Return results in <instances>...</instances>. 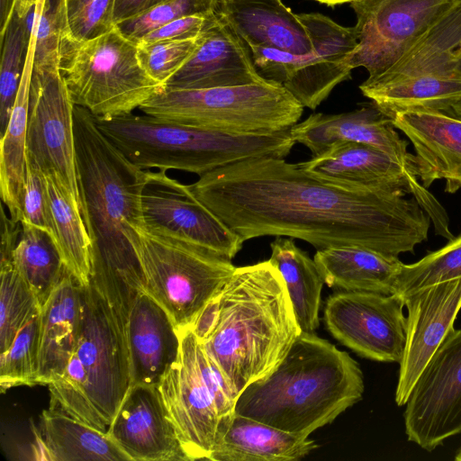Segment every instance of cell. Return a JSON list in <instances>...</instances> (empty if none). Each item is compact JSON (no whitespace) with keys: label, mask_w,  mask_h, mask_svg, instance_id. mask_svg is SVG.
<instances>
[{"label":"cell","mask_w":461,"mask_h":461,"mask_svg":"<svg viewBox=\"0 0 461 461\" xmlns=\"http://www.w3.org/2000/svg\"><path fill=\"white\" fill-rule=\"evenodd\" d=\"M143 226L232 259L243 240L166 170L149 171L141 195Z\"/></svg>","instance_id":"cell-16"},{"label":"cell","mask_w":461,"mask_h":461,"mask_svg":"<svg viewBox=\"0 0 461 461\" xmlns=\"http://www.w3.org/2000/svg\"><path fill=\"white\" fill-rule=\"evenodd\" d=\"M107 433L131 461H189L158 384L131 386Z\"/></svg>","instance_id":"cell-20"},{"label":"cell","mask_w":461,"mask_h":461,"mask_svg":"<svg viewBox=\"0 0 461 461\" xmlns=\"http://www.w3.org/2000/svg\"><path fill=\"white\" fill-rule=\"evenodd\" d=\"M319 3L325 4L330 6H334L336 5L344 4V3H352L357 0H315Z\"/></svg>","instance_id":"cell-46"},{"label":"cell","mask_w":461,"mask_h":461,"mask_svg":"<svg viewBox=\"0 0 461 461\" xmlns=\"http://www.w3.org/2000/svg\"><path fill=\"white\" fill-rule=\"evenodd\" d=\"M45 176L56 245L67 269L83 286H87L91 276V240L81 208L57 175L50 173Z\"/></svg>","instance_id":"cell-32"},{"label":"cell","mask_w":461,"mask_h":461,"mask_svg":"<svg viewBox=\"0 0 461 461\" xmlns=\"http://www.w3.org/2000/svg\"><path fill=\"white\" fill-rule=\"evenodd\" d=\"M39 459L50 461H125L129 456L107 432L66 413L42 411L33 427Z\"/></svg>","instance_id":"cell-29"},{"label":"cell","mask_w":461,"mask_h":461,"mask_svg":"<svg viewBox=\"0 0 461 461\" xmlns=\"http://www.w3.org/2000/svg\"><path fill=\"white\" fill-rule=\"evenodd\" d=\"M269 261L284 278L302 332L312 333L320 325L319 312L324 284L320 270L293 238L276 237L270 244Z\"/></svg>","instance_id":"cell-31"},{"label":"cell","mask_w":461,"mask_h":461,"mask_svg":"<svg viewBox=\"0 0 461 461\" xmlns=\"http://www.w3.org/2000/svg\"><path fill=\"white\" fill-rule=\"evenodd\" d=\"M404 305L398 294L338 291L327 299L323 319L330 334L357 355L400 363L406 342Z\"/></svg>","instance_id":"cell-14"},{"label":"cell","mask_w":461,"mask_h":461,"mask_svg":"<svg viewBox=\"0 0 461 461\" xmlns=\"http://www.w3.org/2000/svg\"><path fill=\"white\" fill-rule=\"evenodd\" d=\"M70 39L84 41L99 36L115 24V0H66Z\"/></svg>","instance_id":"cell-41"},{"label":"cell","mask_w":461,"mask_h":461,"mask_svg":"<svg viewBox=\"0 0 461 461\" xmlns=\"http://www.w3.org/2000/svg\"><path fill=\"white\" fill-rule=\"evenodd\" d=\"M164 0H115L113 10L114 24L136 16Z\"/></svg>","instance_id":"cell-44"},{"label":"cell","mask_w":461,"mask_h":461,"mask_svg":"<svg viewBox=\"0 0 461 461\" xmlns=\"http://www.w3.org/2000/svg\"><path fill=\"white\" fill-rule=\"evenodd\" d=\"M185 188L243 241L282 236L317 250L358 246L398 257L428 240L431 222L405 194L331 180L283 158L232 163Z\"/></svg>","instance_id":"cell-1"},{"label":"cell","mask_w":461,"mask_h":461,"mask_svg":"<svg viewBox=\"0 0 461 461\" xmlns=\"http://www.w3.org/2000/svg\"><path fill=\"white\" fill-rule=\"evenodd\" d=\"M406 342L400 364L395 402L403 406L414 384L439 348L461 310V278L404 297Z\"/></svg>","instance_id":"cell-19"},{"label":"cell","mask_w":461,"mask_h":461,"mask_svg":"<svg viewBox=\"0 0 461 461\" xmlns=\"http://www.w3.org/2000/svg\"><path fill=\"white\" fill-rule=\"evenodd\" d=\"M317 447L309 436L290 433L234 413L219 435L208 460L294 461Z\"/></svg>","instance_id":"cell-27"},{"label":"cell","mask_w":461,"mask_h":461,"mask_svg":"<svg viewBox=\"0 0 461 461\" xmlns=\"http://www.w3.org/2000/svg\"><path fill=\"white\" fill-rule=\"evenodd\" d=\"M30 35L22 22L14 14L0 37V136L9 122L30 44Z\"/></svg>","instance_id":"cell-38"},{"label":"cell","mask_w":461,"mask_h":461,"mask_svg":"<svg viewBox=\"0 0 461 461\" xmlns=\"http://www.w3.org/2000/svg\"><path fill=\"white\" fill-rule=\"evenodd\" d=\"M15 0H0V37L13 17Z\"/></svg>","instance_id":"cell-45"},{"label":"cell","mask_w":461,"mask_h":461,"mask_svg":"<svg viewBox=\"0 0 461 461\" xmlns=\"http://www.w3.org/2000/svg\"><path fill=\"white\" fill-rule=\"evenodd\" d=\"M298 17L312 40L310 53L249 47L265 79L282 85L303 107L314 110L335 86L351 78L357 38L354 27H344L321 14H300Z\"/></svg>","instance_id":"cell-11"},{"label":"cell","mask_w":461,"mask_h":461,"mask_svg":"<svg viewBox=\"0 0 461 461\" xmlns=\"http://www.w3.org/2000/svg\"><path fill=\"white\" fill-rule=\"evenodd\" d=\"M197 39L138 42L139 59L148 75L165 86L193 55Z\"/></svg>","instance_id":"cell-40"},{"label":"cell","mask_w":461,"mask_h":461,"mask_svg":"<svg viewBox=\"0 0 461 461\" xmlns=\"http://www.w3.org/2000/svg\"><path fill=\"white\" fill-rule=\"evenodd\" d=\"M59 71L74 104L98 120L131 113L165 86L148 75L137 43L116 25L94 38L66 40Z\"/></svg>","instance_id":"cell-9"},{"label":"cell","mask_w":461,"mask_h":461,"mask_svg":"<svg viewBox=\"0 0 461 461\" xmlns=\"http://www.w3.org/2000/svg\"><path fill=\"white\" fill-rule=\"evenodd\" d=\"M392 120L414 148L422 185L429 188L443 179L445 192L461 189V118L442 111L412 110L399 112Z\"/></svg>","instance_id":"cell-23"},{"label":"cell","mask_w":461,"mask_h":461,"mask_svg":"<svg viewBox=\"0 0 461 461\" xmlns=\"http://www.w3.org/2000/svg\"><path fill=\"white\" fill-rule=\"evenodd\" d=\"M189 329L237 395L269 374L302 333L269 260L236 267Z\"/></svg>","instance_id":"cell-3"},{"label":"cell","mask_w":461,"mask_h":461,"mask_svg":"<svg viewBox=\"0 0 461 461\" xmlns=\"http://www.w3.org/2000/svg\"><path fill=\"white\" fill-rule=\"evenodd\" d=\"M41 309L19 330L9 348L0 353V388L37 384Z\"/></svg>","instance_id":"cell-36"},{"label":"cell","mask_w":461,"mask_h":461,"mask_svg":"<svg viewBox=\"0 0 461 461\" xmlns=\"http://www.w3.org/2000/svg\"><path fill=\"white\" fill-rule=\"evenodd\" d=\"M358 363L314 332H302L283 360L249 384L234 413L309 436L331 423L364 393Z\"/></svg>","instance_id":"cell-4"},{"label":"cell","mask_w":461,"mask_h":461,"mask_svg":"<svg viewBox=\"0 0 461 461\" xmlns=\"http://www.w3.org/2000/svg\"><path fill=\"white\" fill-rule=\"evenodd\" d=\"M0 353L5 351L27 320L41 308L33 292L14 267L1 260Z\"/></svg>","instance_id":"cell-37"},{"label":"cell","mask_w":461,"mask_h":461,"mask_svg":"<svg viewBox=\"0 0 461 461\" xmlns=\"http://www.w3.org/2000/svg\"><path fill=\"white\" fill-rule=\"evenodd\" d=\"M215 17L216 11L209 14L184 16L154 30L144 36L139 42L197 39L203 30L212 23Z\"/></svg>","instance_id":"cell-43"},{"label":"cell","mask_w":461,"mask_h":461,"mask_svg":"<svg viewBox=\"0 0 461 461\" xmlns=\"http://www.w3.org/2000/svg\"><path fill=\"white\" fill-rule=\"evenodd\" d=\"M324 284L338 291L396 293L402 262L358 246L331 247L316 251L313 258Z\"/></svg>","instance_id":"cell-28"},{"label":"cell","mask_w":461,"mask_h":461,"mask_svg":"<svg viewBox=\"0 0 461 461\" xmlns=\"http://www.w3.org/2000/svg\"><path fill=\"white\" fill-rule=\"evenodd\" d=\"M123 231L139 259L145 292L178 330L193 325L236 269L229 258L143 225L127 223Z\"/></svg>","instance_id":"cell-10"},{"label":"cell","mask_w":461,"mask_h":461,"mask_svg":"<svg viewBox=\"0 0 461 461\" xmlns=\"http://www.w3.org/2000/svg\"><path fill=\"white\" fill-rule=\"evenodd\" d=\"M216 13L248 46L294 54L312 50L307 29L281 0H218Z\"/></svg>","instance_id":"cell-26"},{"label":"cell","mask_w":461,"mask_h":461,"mask_svg":"<svg viewBox=\"0 0 461 461\" xmlns=\"http://www.w3.org/2000/svg\"><path fill=\"white\" fill-rule=\"evenodd\" d=\"M95 122L135 166L179 170L199 176L250 158H285L295 141L290 129L270 134H235L133 113Z\"/></svg>","instance_id":"cell-5"},{"label":"cell","mask_w":461,"mask_h":461,"mask_svg":"<svg viewBox=\"0 0 461 461\" xmlns=\"http://www.w3.org/2000/svg\"><path fill=\"white\" fill-rule=\"evenodd\" d=\"M178 331V357L162 377L158 388L189 461L208 460L222 419L198 366L197 337L189 328Z\"/></svg>","instance_id":"cell-18"},{"label":"cell","mask_w":461,"mask_h":461,"mask_svg":"<svg viewBox=\"0 0 461 461\" xmlns=\"http://www.w3.org/2000/svg\"><path fill=\"white\" fill-rule=\"evenodd\" d=\"M26 182L22 204L21 223L48 232L56 243L52 210L44 173L26 158Z\"/></svg>","instance_id":"cell-42"},{"label":"cell","mask_w":461,"mask_h":461,"mask_svg":"<svg viewBox=\"0 0 461 461\" xmlns=\"http://www.w3.org/2000/svg\"><path fill=\"white\" fill-rule=\"evenodd\" d=\"M74 128L81 213L91 240L90 284L126 325L145 281L123 230L127 223L143 225L141 195L150 170L131 163L86 108L75 105Z\"/></svg>","instance_id":"cell-2"},{"label":"cell","mask_w":461,"mask_h":461,"mask_svg":"<svg viewBox=\"0 0 461 461\" xmlns=\"http://www.w3.org/2000/svg\"><path fill=\"white\" fill-rule=\"evenodd\" d=\"M295 143L304 145L317 157L341 142L368 145L392 156L416 174L415 156L408 152V142L401 138L392 118L373 102L350 112L312 113L290 129Z\"/></svg>","instance_id":"cell-21"},{"label":"cell","mask_w":461,"mask_h":461,"mask_svg":"<svg viewBox=\"0 0 461 461\" xmlns=\"http://www.w3.org/2000/svg\"><path fill=\"white\" fill-rule=\"evenodd\" d=\"M197 41L193 55L165 86L201 89L267 80L258 71L249 47L217 13Z\"/></svg>","instance_id":"cell-22"},{"label":"cell","mask_w":461,"mask_h":461,"mask_svg":"<svg viewBox=\"0 0 461 461\" xmlns=\"http://www.w3.org/2000/svg\"><path fill=\"white\" fill-rule=\"evenodd\" d=\"M125 336L131 386L158 385L178 357L180 335L168 313L146 292L131 309Z\"/></svg>","instance_id":"cell-24"},{"label":"cell","mask_w":461,"mask_h":461,"mask_svg":"<svg viewBox=\"0 0 461 461\" xmlns=\"http://www.w3.org/2000/svg\"><path fill=\"white\" fill-rule=\"evenodd\" d=\"M14 14L34 37L33 67L59 68L62 45L70 38L66 0H15Z\"/></svg>","instance_id":"cell-34"},{"label":"cell","mask_w":461,"mask_h":461,"mask_svg":"<svg viewBox=\"0 0 461 461\" xmlns=\"http://www.w3.org/2000/svg\"><path fill=\"white\" fill-rule=\"evenodd\" d=\"M455 460L461 461V448L456 452V455L455 456Z\"/></svg>","instance_id":"cell-48"},{"label":"cell","mask_w":461,"mask_h":461,"mask_svg":"<svg viewBox=\"0 0 461 461\" xmlns=\"http://www.w3.org/2000/svg\"><path fill=\"white\" fill-rule=\"evenodd\" d=\"M74 108L59 69L33 68L29 97L27 158L45 175H57L81 208Z\"/></svg>","instance_id":"cell-15"},{"label":"cell","mask_w":461,"mask_h":461,"mask_svg":"<svg viewBox=\"0 0 461 461\" xmlns=\"http://www.w3.org/2000/svg\"><path fill=\"white\" fill-rule=\"evenodd\" d=\"M34 37L31 36L23 73L14 105L0 136V194L10 219L21 223L26 182L29 97L34 60Z\"/></svg>","instance_id":"cell-30"},{"label":"cell","mask_w":461,"mask_h":461,"mask_svg":"<svg viewBox=\"0 0 461 461\" xmlns=\"http://www.w3.org/2000/svg\"><path fill=\"white\" fill-rule=\"evenodd\" d=\"M140 110L162 121L235 134L291 129L303 106L282 85L261 83L201 89L164 86Z\"/></svg>","instance_id":"cell-8"},{"label":"cell","mask_w":461,"mask_h":461,"mask_svg":"<svg viewBox=\"0 0 461 461\" xmlns=\"http://www.w3.org/2000/svg\"><path fill=\"white\" fill-rule=\"evenodd\" d=\"M461 278V235L413 264H403L396 293L403 298L419 290Z\"/></svg>","instance_id":"cell-35"},{"label":"cell","mask_w":461,"mask_h":461,"mask_svg":"<svg viewBox=\"0 0 461 461\" xmlns=\"http://www.w3.org/2000/svg\"><path fill=\"white\" fill-rule=\"evenodd\" d=\"M22 230L11 262L41 306L68 270L53 238L34 226L21 223Z\"/></svg>","instance_id":"cell-33"},{"label":"cell","mask_w":461,"mask_h":461,"mask_svg":"<svg viewBox=\"0 0 461 461\" xmlns=\"http://www.w3.org/2000/svg\"><path fill=\"white\" fill-rule=\"evenodd\" d=\"M50 409L107 432L131 387L126 337L102 295L84 286L78 340L63 375L50 384Z\"/></svg>","instance_id":"cell-6"},{"label":"cell","mask_w":461,"mask_h":461,"mask_svg":"<svg viewBox=\"0 0 461 461\" xmlns=\"http://www.w3.org/2000/svg\"><path fill=\"white\" fill-rule=\"evenodd\" d=\"M384 114L447 112L461 101V0L389 68L360 86Z\"/></svg>","instance_id":"cell-7"},{"label":"cell","mask_w":461,"mask_h":461,"mask_svg":"<svg viewBox=\"0 0 461 461\" xmlns=\"http://www.w3.org/2000/svg\"><path fill=\"white\" fill-rule=\"evenodd\" d=\"M217 4L218 0H164L116 26L137 43L149 32L178 18L214 13Z\"/></svg>","instance_id":"cell-39"},{"label":"cell","mask_w":461,"mask_h":461,"mask_svg":"<svg viewBox=\"0 0 461 461\" xmlns=\"http://www.w3.org/2000/svg\"><path fill=\"white\" fill-rule=\"evenodd\" d=\"M403 418L408 440L427 451L461 434V330L447 333L422 370Z\"/></svg>","instance_id":"cell-13"},{"label":"cell","mask_w":461,"mask_h":461,"mask_svg":"<svg viewBox=\"0 0 461 461\" xmlns=\"http://www.w3.org/2000/svg\"><path fill=\"white\" fill-rule=\"evenodd\" d=\"M458 0H357L353 68L375 77L397 61Z\"/></svg>","instance_id":"cell-12"},{"label":"cell","mask_w":461,"mask_h":461,"mask_svg":"<svg viewBox=\"0 0 461 461\" xmlns=\"http://www.w3.org/2000/svg\"><path fill=\"white\" fill-rule=\"evenodd\" d=\"M448 113L461 118V101L448 110Z\"/></svg>","instance_id":"cell-47"},{"label":"cell","mask_w":461,"mask_h":461,"mask_svg":"<svg viewBox=\"0 0 461 461\" xmlns=\"http://www.w3.org/2000/svg\"><path fill=\"white\" fill-rule=\"evenodd\" d=\"M84 286L67 270L41 308L37 384L64 373L81 330Z\"/></svg>","instance_id":"cell-25"},{"label":"cell","mask_w":461,"mask_h":461,"mask_svg":"<svg viewBox=\"0 0 461 461\" xmlns=\"http://www.w3.org/2000/svg\"><path fill=\"white\" fill-rule=\"evenodd\" d=\"M323 177L350 185L410 194L429 216L436 234L452 240L446 209L420 182L417 174L374 147L341 142L317 157L299 163Z\"/></svg>","instance_id":"cell-17"}]
</instances>
